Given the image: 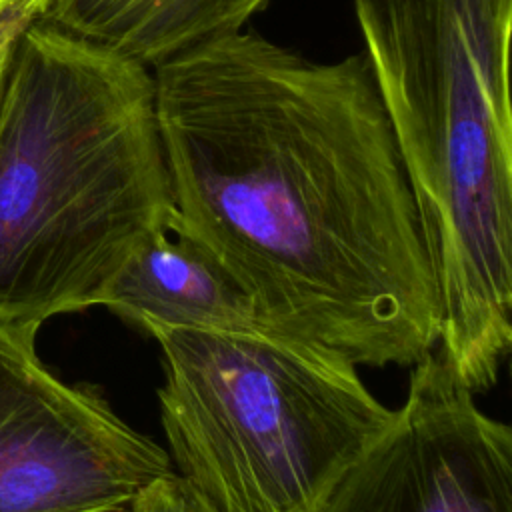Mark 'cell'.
I'll return each mask as SVG.
<instances>
[{
  "label": "cell",
  "instance_id": "obj_1",
  "mask_svg": "<svg viewBox=\"0 0 512 512\" xmlns=\"http://www.w3.org/2000/svg\"><path fill=\"white\" fill-rule=\"evenodd\" d=\"M152 68L172 226L258 322L354 366H414L440 306L364 54L312 60L252 30Z\"/></svg>",
  "mask_w": 512,
  "mask_h": 512
},
{
  "label": "cell",
  "instance_id": "obj_2",
  "mask_svg": "<svg viewBox=\"0 0 512 512\" xmlns=\"http://www.w3.org/2000/svg\"><path fill=\"white\" fill-rule=\"evenodd\" d=\"M440 306L472 392L512 348V0H352Z\"/></svg>",
  "mask_w": 512,
  "mask_h": 512
},
{
  "label": "cell",
  "instance_id": "obj_3",
  "mask_svg": "<svg viewBox=\"0 0 512 512\" xmlns=\"http://www.w3.org/2000/svg\"><path fill=\"white\" fill-rule=\"evenodd\" d=\"M172 216L152 68L28 24L0 106V316L42 324L96 306Z\"/></svg>",
  "mask_w": 512,
  "mask_h": 512
},
{
  "label": "cell",
  "instance_id": "obj_4",
  "mask_svg": "<svg viewBox=\"0 0 512 512\" xmlns=\"http://www.w3.org/2000/svg\"><path fill=\"white\" fill-rule=\"evenodd\" d=\"M168 456L216 512H318L386 408L342 356L268 328H158Z\"/></svg>",
  "mask_w": 512,
  "mask_h": 512
},
{
  "label": "cell",
  "instance_id": "obj_5",
  "mask_svg": "<svg viewBox=\"0 0 512 512\" xmlns=\"http://www.w3.org/2000/svg\"><path fill=\"white\" fill-rule=\"evenodd\" d=\"M40 326L0 316V512H128L172 460L94 388L42 364Z\"/></svg>",
  "mask_w": 512,
  "mask_h": 512
},
{
  "label": "cell",
  "instance_id": "obj_6",
  "mask_svg": "<svg viewBox=\"0 0 512 512\" xmlns=\"http://www.w3.org/2000/svg\"><path fill=\"white\" fill-rule=\"evenodd\" d=\"M318 512H512V430L432 350Z\"/></svg>",
  "mask_w": 512,
  "mask_h": 512
},
{
  "label": "cell",
  "instance_id": "obj_7",
  "mask_svg": "<svg viewBox=\"0 0 512 512\" xmlns=\"http://www.w3.org/2000/svg\"><path fill=\"white\" fill-rule=\"evenodd\" d=\"M98 304L148 334L264 328L240 284L196 242L166 230L128 252Z\"/></svg>",
  "mask_w": 512,
  "mask_h": 512
},
{
  "label": "cell",
  "instance_id": "obj_8",
  "mask_svg": "<svg viewBox=\"0 0 512 512\" xmlns=\"http://www.w3.org/2000/svg\"><path fill=\"white\" fill-rule=\"evenodd\" d=\"M272 0H52L40 20L146 66L232 30Z\"/></svg>",
  "mask_w": 512,
  "mask_h": 512
},
{
  "label": "cell",
  "instance_id": "obj_9",
  "mask_svg": "<svg viewBox=\"0 0 512 512\" xmlns=\"http://www.w3.org/2000/svg\"><path fill=\"white\" fill-rule=\"evenodd\" d=\"M128 512H216L186 480L176 472L150 484Z\"/></svg>",
  "mask_w": 512,
  "mask_h": 512
},
{
  "label": "cell",
  "instance_id": "obj_10",
  "mask_svg": "<svg viewBox=\"0 0 512 512\" xmlns=\"http://www.w3.org/2000/svg\"><path fill=\"white\" fill-rule=\"evenodd\" d=\"M22 30H24V28H14V30H6V32L0 34V106H2L4 86H6V72H8L10 54H12V44H14L16 36H18Z\"/></svg>",
  "mask_w": 512,
  "mask_h": 512
}]
</instances>
